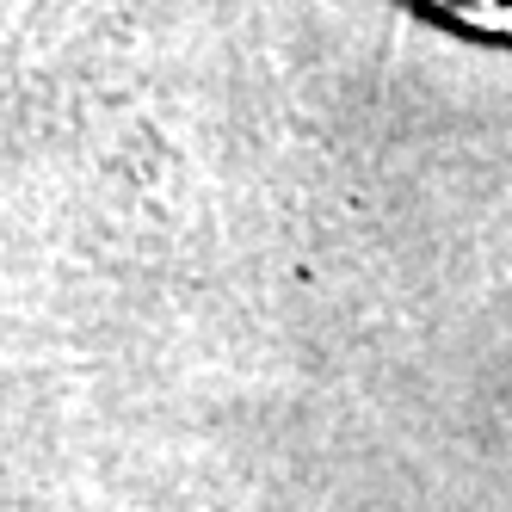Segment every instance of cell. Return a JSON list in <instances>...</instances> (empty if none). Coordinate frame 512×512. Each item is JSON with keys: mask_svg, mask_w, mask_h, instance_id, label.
<instances>
[{"mask_svg": "<svg viewBox=\"0 0 512 512\" xmlns=\"http://www.w3.org/2000/svg\"><path fill=\"white\" fill-rule=\"evenodd\" d=\"M408 7L432 25L457 31V38L512 44V0H408Z\"/></svg>", "mask_w": 512, "mask_h": 512, "instance_id": "6da1fadb", "label": "cell"}]
</instances>
